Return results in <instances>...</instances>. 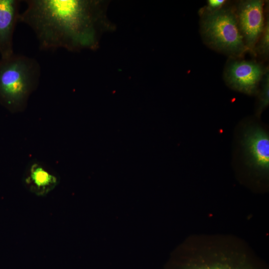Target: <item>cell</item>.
Here are the masks:
<instances>
[{"instance_id":"6da1fadb","label":"cell","mask_w":269,"mask_h":269,"mask_svg":"<svg viewBox=\"0 0 269 269\" xmlns=\"http://www.w3.org/2000/svg\"><path fill=\"white\" fill-rule=\"evenodd\" d=\"M19 21L34 31L43 50L96 49L104 32L113 26L106 2L97 0H26Z\"/></svg>"},{"instance_id":"7a4b0ae2","label":"cell","mask_w":269,"mask_h":269,"mask_svg":"<svg viewBox=\"0 0 269 269\" xmlns=\"http://www.w3.org/2000/svg\"><path fill=\"white\" fill-rule=\"evenodd\" d=\"M40 66L36 60L13 53L0 60V103L11 112L21 111L38 86Z\"/></svg>"},{"instance_id":"3957f363","label":"cell","mask_w":269,"mask_h":269,"mask_svg":"<svg viewBox=\"0 0 269 269\" xmlns=\"http://www.w3.org/2000/svg\"><path fill=\"white\" fill-rule=\"evenodd\" d=\"M200 14V33L208 46L235 58L243 56L248 51L235 10L224 6L216 11Z\"/></svg>"},{"instance_id":"277c9868","label":"cell","mask_w":269,"mask_h":269,"mask_svg":"<svg viewBox=\"0 0 269 269\" xmlns=\"http://www.w3.org/2000/svg\"><path fill=\"white\" fill-rule=\"evenodd\" d=\"M267 71L256 61L231 58L225 66L224 78L232 88L253 95L257 93L259 84Z\"/></svg>"},{"instance_id":"5b68a950","label":"cell","mask_w":269,"mask_h":269,"mask_svg":"<svg viewBox=\"0 0 269 269\" xmlns=\"http://www.w3.org/2000/svg\"><path fill=\"white\" fill-rule=\"evenodd\" d=\"M263 6V0H241L235 10L245 44L248 51L254 54L265 26Z\"/></svg>"},{"instance_id":"8992f818","label":"cell","mask_w":269,"mask_h":269,"mask_svg":"<svg viewBox=\"0 0 269 269\" xmlns=\"http://www.w3.org/2000/svg\"><path fill=\"white\" fill-rule=\"evenodd\" d=\"M249 164L256 170L268 173L269 168V137L259 127H251L245 132L242 141Z\"/></svg>"},{"instance_id":"52a82bcc","label":"cell","mask_w":269,"mask_h":269,"mask_svg":"<svg viewBox=\"0 0 269 269\" xmlns=\"http://www.w3.org/2000/svg\"><path fill=\"white\" fill-rule=\"evenodd\" d=\"M20 0H0V54L1 59L12 55L13 36L19 21Z\"/></svg>"},{"instance_id":"ba28073f","label":"cell","mask_w":269,"mask_h":269,"mask_svg":"<svg viewBox=\"0 0 269 269\" xmlns=\"http://www.w3.org/2000/svg\"><path fill=\"white\" fill-rule=\"evenodd\" d=\"M26 188L34 195L43 197L52 191L58 185V176L41 164H31L24 177Z\"/></svg>"},{"instance_id":"9c48e42d","label":"cell","mask_w":269,"mask_h":269,"mask_svg":"<svg viewBox=\"0 0 269 269\" xmlns=\"http://www.w3.org/2000/svg\"><path fill=\"white\" fill-rule=\"evenodd\" d=\"M183 269H252L244 262L233 260L226 257L207 259L200 258L189 262Z\"/></svg>"},{"instance_id":"30bf717a","label":"cell","mask_w":269,"mask_h":269,"mask_svg":"<svg viewBox=\"0 0 269 269\" xmlns=\"http://www.w3.org/2000/svg\"><path fill=\"white\" fill-rule=\"evenodd\" d=\"M261 82L262 87L259 95V105L257 110L258 115L269 104V75L268 71L264 75Z\"/></svg>"},{"instance_id":"8fae6325","label":"cell","mask_w":269,"mask_h":269,"mask_svg":"<svg viewBox=\"0 0 269 269\" xmlns=\"http://www.w3.org/2000/svg\"><path fill=\"white\" fill-rule=\"evenodd\" d=\"M269 22L265 23L263 33L257 43L255 48V54L258 52L260 55L267 57L269 51Z\"/></svg>"},{"instance_id":"7c38bea8","label":"cell","mask_w":269,"mask_h":269,"mask_svg":"<svg viewBox=\"0 0 269 269\" xmlns=\"http://www.w3.org/2000/svg\"><path fill=\"white\" fill-rule=\"evenodd\" d=\"M226 2L225 0H209L207 5L200 10L202 13H211L219 10L224 6Z\"/></svg>"}]
</instances>
